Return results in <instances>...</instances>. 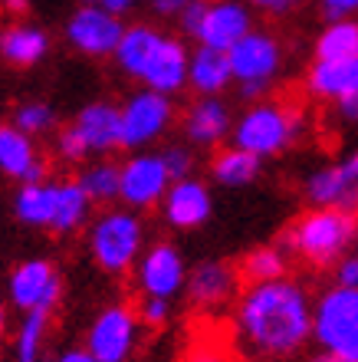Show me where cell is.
<instances>
[{
    "mask_svg": "<svg viewBox=\"0 0 358 362\" xmlns=\"http://www.w3.org/2000/svg\"><path fill=\"white\" fill-rule=\"evenodd\" d=\"M135 284L145 296H161V300H171L181 290H188V270H184L181 250L168 240L151 244L135 264Z\"/></svg>",
    "mask_w": 358,
    "mask_h": 362,
    "instance_id": "cell-12",
    "label": "cell"
},
{
    "mask_svg": "<svg viewBox=\"0 0 358 362\" xmlns=\"http://www.w3.org/2000/svg\"><path fill=\"white\" fill-rule=\"evenodd\" d=\"M191 83V53L178 37H165L161 47L155 49L148 69L142 73V86L155 93L174 95Z\"/></svg>",
    "mask_w": 358,
    "mask_h": 362,
    "instance_id": "cell-19",
    "label": "cell"
},
{
    "mask_svg": "<svg viewBox=\"0 0 358 362\" xmlns=\"http://www.w3.org/2000/svg\"><path fill=\"white\" fill-rule=\"evenodd\" d=\"M89 254L105 274H125L142 260L145 228L132 208H109L89 224Z\"/></svg>",
    "mask_w": 358,
    "mask_h": 362,
    "instance_id": "cell-3",
    "label": "cell"
},
{
    "mask_svg": "<svg viewBox=\"0 0 358 362\" xmlns=\"http://www.w3.org/2000/svg\"><path fill=\"white\" fill-rule=\"evenodd\" d=\"M316 303L290 276L253 284L237 303V339L260 362H286L312 339Z\"/></svg>",
    "mask_w": 358,
    "mask_h": 362,
    "instance_id": "cell-1",
    "label": "cell"
},
{
    "mask_svg": "<svg viewBox=\"0 0 358 362\" xmlns=\"http://www.w3.org/2000/svg\"><path fill=\"white\" fill-rule=\"evenodd\" d=\"M171 313V300H161V296H145L142 306H138V316H142L145 326H165Z\"/></svg>",
    "mask_w": 358,
    "mask_h": 362,
    "instance_id": "cell-35",
    "label": "cell"
},
{
    "mask_svg": "<svg viewBox=\"0 0 358 362\" xmlns=\"http://www.w3.org/2000/svg\"><path fill=\"white\" fill-rule=\"evenodd\" d=\"M306 86L316 99L342 103L358 93V59H312Z\"/></svg>",
    "mask_w": 358,
    "mask_h": 362,
    "instance_id": "cell-21",
    "label": "cell"
},
{
    "mask_svg": "<svg viewBox=\"0 0 358 362\" xmlns=\"http://www.w3.org/2000/svg\"><path fill=\"white\" fill-rule=\"evenodd\" d=\"M27 4H30V0H4V7L13 10V13H23V10H27Z\"/></svg>",
    "mask_w": 358,
    "mask_h": 362,
    "instance_id": "cell-45",
    "label": "cell"
},
{
    "mask_svg": "<svg viewBox=\"0 0 358 362\" xmlns=\"http://www.w3.org/2000/svg\"><path fill=\"white\" fill-rule=\"evenodd\" d=\"M53 362H95V356L83 346V349H66V353H59Z\"/></svg>",
    "mask_w": 358,
    "mask_h": 362,
    "instance_id": "cell-43",
    "label": "cell"
},
{
    "mask_svg": "<svg viewBox=\"0 0 358 362\" xmlns=\"http://www.w3.org/2000/svg\"><path fill=\"white\" fill-rule=\"evenodd\" d=\"M0 172L7 178H17L20 185H40L49 172L33 145V135L20 132L13 122L0 125Z\"/></svg>",
    "mask_w": 358,
    "mask_h": 362,
    "instance_id": "cell-17",
    "label": "cell"
},
{
    "mask_svg": "<svg viewBox=\"0 0 358 362\" xmlns=\"http://www.w3.org/2000/svg\"><path fill=\"white\" fill-rule=\"evenodd\" d=\"M76 135L83 139L89 155H105L112 148H122V105L109 99H95L73 119Z\"/></svg>",
    "mask_w": 358,
    "mask_h": 362,
    "instance_id": "cell-15",
    "label": "cell"
},
{
    "mask_svg": "<svg viewBox=\"0 0 358 362\" xmlns=\"http://www.w3.org/2000/svg\"><path fill=\"white\" fill-rule=\"evenodd\" d=\"M148 4H151V10H155L158 17H178L191 0H148Z\"/></svg>",
    "mask_w": 358,
    "mask_h": 362,
    "instance_id": "cell-40",
    "label": "cell"
},
{
    "mask_svg": "<svg viewBox=\"0 0 358 362\" xmlns=\"http://www.w3.org/2000/svg\"><path fill=\"white\" fill-rule=\"evenodd\" d=\"M306 198L316 208L358 211V152L345 155L342 162L326 165L306 178Z\"/></svg>",
    "mask_w": 358,
    "mask_h": 362,
    "instance_id": "cell-13",
    "label": "cell"
},
{
    "mask_svg": "<svg viewBox=\"0 0 358 362\" xmlns=\"http://www.w3.org/2000/svg\"><path fill=\"white\" fill-rule=\"evenodd\" d=\"M93 208V198L83 191L76 178L59 181V201H56V221H53V234H73L85 224Z\"/></svg>",
    "mask_w": 358,
    "mask_h": 362,
    "instance_id": "cell-28",
    "label": "cell"
},
{
    "mask_svg": "<svg viewBox=\"0 0 358 362\" xmlns=\"http://www.w3.org/2000/svg\"><path fill=\"white\" fill-rule=\"evenodd\" d=\"M122 37H125L122 17H115V13H109L102 7H93V4H83L66 20V43L89 59L115 57Z\"/></svg>",
    "mask_w": 358,
    "mask_h": 362,
    "instance_id": "cell-10",
    "label": "cell"
},
{
    "mask_svg": "<svg viewBox=\"0 0 358 362\" xmlns=\"http://www.w3.org/2000/svg\"><path fill=\"white\" fill-rule=\"evenodd\" d=\"M302 132V115L292 105L256 103L234 125V145L253 152L256 158L283 155Z\"/></svg>",
    "mask_w": 358,
    "mask_h": 362,
    "instance_id": "cell-4",
    "label": "cell"
},
{
    "mask_svg": "<svg viewBox=\"0 0 358 362\" xmlns=\"http://www.w3.org/2000/svg\"><path fill=\"white\" fill-rule=\"evenodd\" d=\"M85 4L109 10V13H115V17H125V13H132V10H135V4H138V0H85Z\"/></svg>",
    "mask_w": 358,
    "mask_h": 362,
    "instance_id": "cell-39",
    "label": "cell"
},
{
    "mask_svg": "<svg viewBox=\"0 0 358 362\" xmlns=\"http://www.w3.org/2000/svg\"><path fill=\"white\" fill-rule=\"evenodd\" d=\"M174 185L161 152H138L122 162V204L132 211H148L165 201Z\"/></svg>",
    "mask_w": 358,
    "mask_h": 362,
    "instance_id": "cell-11",
    "label": "cell"
},
{
    "mask_svg": "<svg viewBox=\"0 0 358 362\" xmlns=\"http://www.w3.org/2000/svg\"><path fill=\"white\" fill-rule=\"evenodd\" d=\"M184 362H224V356L214 353V349H198V353L191 356V359H184Z\"/></svg>",
    "mask_w": 358,
    "mask_h": 362,
    "instance_id": "cell-44",
    "label": "cell"
},
{
    "mask_svg": "<svg viewBox=\"0 0 358 362\" xmlns=\"http://www.w3.org/2000/svg\"><path fill=\"white\" fill-rule=\"evenodd\" d=\"M174 119L171 95L155 93V89H138L122 103V148L129 152H145L151 142H158L168 132Z\"/></svg>",
    "mask_w": 358,
    "mask_h": 362,
    "instance_id": "cell-9",
    "label": "cell"
},
{
    "mask_svg": "<svg viewBox=\"0 0 358 362\" xmlns=\"http://www.w3.org/2000/svg\"><path fill=\"white\" fill-rule=\"evenodd\" d=\"M208 7H210V0H191L188 7L178 13V23H181V30H184V37H198L201 23L208 17Z\"/></svg>",
    "mask_w": 358,
    "mask_h": 362,
    "instance_id": "cell-34",
    "label": "cell"
},
{
    "mask_svg": "<svg viewBox=\"0 0 358 362\" xmlns=\"http://www.w3.org/2000/svg\"><path fill=\"white\" fill-rule=\"evenodd\" d=\"M316 59H358V17L335 20L316 37Z\"/></svg>",
    "mask_w": 358,
    "mask_h": 362,
    "instance_id": "cell-29",
    "label": "cell"
},
{
    "mask_svg": "<svg viewBox=\"0 0 358 362\" xmlns=\"http://www.w3.org/2000/svg\"><path fill=\"white\" fill-rule=\"evenodd\" d=\"M250 30H253V13H250L246 0H210L208 17L194 40L201 47L234 49Z\"/></svg>",
    "mask_w": 358,
    "mask_h": 362,
    "instance_id": "cell-14",
    "label": "cell"
},
{
    "mask_svg": "<svg viewBox=\"0 0 358 362\" xmlns=\"http://www.w3.org/2000/svg\"><path fill=\"white\" fill-rule=\"evenodd\" d=\"M230 69H234V83L240 86L244 99H260L270 89L273 76L280 73L283 63V47L273 33L266 30H250L234 49H227Z\"/></svg>",
    "mask_w": 358,
    "mask_h": 362,
    "instance_id": "cell-6",
    "label": "cell"
},
{
    "mask_svg": "<svg viewBox=\"0 0 358 362\" xmlns=\"http://www.w3.org/2000/svg\"><path fill=\"white\" fill-rule=\"evenodd\" d=\"M335 284L355 286L358 290V254H349V257L339 260V267H335Z\"/></svg>",
    "mask_w": 358,
    "mask_h": 362,
    "instance_id": "cell-38",
    "label": "cell"
},
{
    "mask_svg": "<svg viewBox=\"0 0 358 362\" xmlns=\"http://www.w3.org/2000/svg\"><path fill=\"white\" fill-rule=\"evenodd\" d=\"M319 13L329 23H335V20H355L358 0H319Z\"/></svg>",
    "mask_w": 358,
    "mask_h": 362,
    "instance_id": "cell-37",
    "label": "cell"
},
{
    "mask_svg": "<svg viewBox=\"0 0 358 362\" xmlns=\"http://www.w3.org/2000/svg\"><path fill=\"white\" fill-rule=\"evenodd\" d=\"M56 152H59V158H66V162H83L85 155H89V148H85L83 139H79V135H76V129L69 125V129H63V132H59Z\"/></svg>",
    "mask_w": 358,
    "mask_h": 362,
    "instance_id": "cell-36",
    "label": "cell"
},
{
    "mask_svg": "<svg viewBox=\"0 0 358 362\" xmlns=\"http://www.w3.org/2000/svg\"><path fill=\"white\" fill-rule=\"evenodd\" d=\"M138 326H142L138 310L109 303L85 329V349L95 356V362H129L138 346Z\"/></svg>",
    "mask_w": 358,
    "mask_h": 362,
    "instance_id": "cell-7",
    "label": "cell"
},
{
    "mask_svg": "<svg viewBox=\"0 0 358 362\" xmlns=\"http://www.w3.org/2000/svg\"><path fill=\"white\" fill-rule=\"evenodd\" d=\"M161 33L155 27H145V23H135V27H125V37L115 49V66L122 69L125 76L142 79V73L148 69L155 49L161 47Z\"/></svg>",
    "mask_w": 358,
    "mask_h": 362,
    "instance_id": "cell-25",
    "label": "cell"
},
{
    "mask_svg": "<svg viewBox=\"0 0 358 362\" xmlns=\"http://www.w3.org/2000/svg\"><path fill=\"white\" fill-rule=\"evenodd\" d=\"M10 122L17 125L20 132H27V135H43V132H49V129L56 125V112H53V105H49V103L27 99V103L13 105Z\"/></svg>",
    "mask_w": 358,
    "mask_h": 362,
    "instance_id": "cell-32",
    "label": "cell"
},
{
    "mask_svg": "<svg viewBox=\"0 0 358 362\" xmlns=\"http://www.w3.org/2000/svg\"><path fill=\"white\" fill-rule=\"evenodd\" d=\"M260 162H263V158H256L253 152L234 145V148H224V152L214 155L210 178H214L217 185H224V188H246V185L260 175Z\"/></svg>",
    "mask_w": 358,
    "mask_h": 362,
    "instance_id": "cell-26",
    "label": "cell"
},
{
    "mask_svg": "<svg viewBox=\"0 0 358 362\" xmlns=\"http://www.w3.org/2000/svg\"><path fill=\"white\" fill-rule=\"evenodd\" d=\"M335 105H339V115L345 122H358V93L349 95V99H342V103H335Z\"/></svg>",
    "mask_w": 358,
    "mask_h": 362,
    "instance_id": "cell-42",
    "label": "cell"
},
{
    "mask_svg": "<svg viewBox=\"0 0 358 362\" xmlns=\"http://www.w3.org/2000/svg\"><path fill=\"white\" fill-rule=\"evenodd\" d=\"M312 339L322 353L358 362V290L332 286L316 300L312 310Z\"/></svg>",
    "mask_w": 358,
    "mask_h": 362,
    "instance_id": "cell-5",
    "label": "cell"
},
{
    "mask_svg": "<svg viewBox=\"0 0 358 362\" xmlns=\"http://www.w3.org/2000/svg\"><path fill=\"white\" fill-rule=\"evenodd\" d=\"M286 247H253L240 260V276L246 284H270V280H283L286 276Z\"/></svg>",
    "mask_w": 358,
    "mask_h": 362,
    "instance_id": "cell-30",
    "label": "cell"
},
{
    "mask_svg": "<svg viewBox=\"0 0 358 362\" xmlns=\"http://www.w3.org/2000/svg\"><path fill=\"white\" fill-rule=\"evenodd\" d=\"M161 158H165L174 181L194 178V152H191L188 145H168V148H161Z\"/></svg>",
    "mask_w": 358,
    "mask_h": 362,
    "instance_id": "cell-33",
    "label": "cell"
},
{
    "mask_svg": "<svg viewBox=\"0 0 358 362\" xmlns=\"http://www.w3.org/2000/svg\"><path fill=\"white\" fill-rule=\"evenodd\" d=\"M309 362H352V359H339V356H329V353H319V356H312Z\"/></svg>",
    "mask_w": 358,
    "mask_h": 362,
    "instance_id": "cell-46",
    "label": "cell"
},
{
    "mask_svg": "<svg viewBox=\"0 0 358 362\" xmlns=\"http://www.w3.org/2000/svg\"><path fill=\"white\" fill-rule=\"evenodd\" d=\"M59 201V181H40V185H20L13 191V218L27 228L53 230Z\"/></svg>",
    "mask_w": 358,
    "mask_h": 362,
    "instance_id": "cell-22",
    "label": "cell"
},
{
    "mask_svg": "<svg viewBox=\"0 0 358 362\" xmlns=\"http://www.w3.org/2000/svg\"><path fill=\"white\" fill-rule=\"evenodd\" d=\"M237 280H240V267H230L227 260H204L188 276V300L201 310H214L234 296Z\"/></svg>",
    "mask_w": 358,
    "mask_h": 362,
    "instance_id": "cell-20",
    "label": "cell"
},
{
    "mask_svg": "<svg viewBox=\"0 0 358 362\" xmlns=\"http://www.w3.org/2000/svg\"><path fill=\"white\" fill-rule=\"evenodd\" d=\"M63 296V276L43 257L20 260L7 274V300L20 313H53Z\"/></svg>",
    "mask_w": 358,
    "mask_h": 362,
    "instance_id": "cell-8",
    "label": "cell"
},
{
    "mask_svg": "<svg viewBox=\"0 0 358 362\" xmlns=\"http://www.w3.org/2000/svg\"><path fill=\"white\" fill-rule=\"evenodd\" d=\"M49 313H23L13 336V362H40L43 359V339H47Z\"/></svg>",
    "mask_w": 358,
    "mask_h": 362,
    "instance_id": "cell-31",
    "label": "cell"
},
{
    "mask_svg": "<svg viewBox=\"0 0 358 362\" xmlns=\"http://www.w3.org/2000/svg\"><path fill=\"white\" fill-rule=\"evenodd\" d=\"M234 83V69H230V57L227 49L201 47L191 53V83L198 95H224V89Z\"/></svg>",
    "mask_w": 358,
    "mask_h": 362,
    "instance_id": "cell-23",
    "label": "cell"
},
{
    "mask_svg": "<svg viewBox=\"0 0 358 362\" xmlns=\"http://www.w3.org/2000/svg\"><path fill=\"white\" fill-rule=\"evenodd\" d=\"M246 4L256 10H266V13H286L296 0H246Z\"/></svg>",
    "mask_w": 358,
    "mask_h": 362,
    "instance_id": "cell-41",
    "label": "cell"
},
{
    "mask_svg": "<svg viewBox=\"0 0 358 362\" xmlns=\"http://www.w3.org/2000/svg\"><path fill=\"white\" fill-rule=\"evenodd\" d=\"M76 181L93 198V204H112V201L122 198V165H112L105 158L89 162L83 172L76 175Z\"/></svg>",
    "mask_w": 358,
    "mask_h": 362,
    "instance_id": "cell-27",
    "label": "cell"
},
{
    "mask_svg": "<svg viewBox=\"0 0 358 362\" xmlns=\"http://www.w3.org/2000/svg\"><path fill=\"white\" fill-rule=\"evenodd\" d=\"M234 115L227 109V103L220 95H198L194 103L184 109L181 119V132L191 145L210 148V145L224 142L227 135H234Z\"/></svg>",
    "mask_w": 358,
    "mask_h": 362,
    "instance_id": "cell-16",
    "label": "cell"
},
{
    "mask_svg": "<svg viewBox=\"0 0 358 362\" xmlns=\"http://www.w3.org/2000/svg\"><path fill=\"white\" fill-rule=\"evenodd\" d=\"M358 234V218L342 208H312L292 221L283 234V247L312 267L339 260Z\"/></svg>",
    "mask_w": 358,
    "mask_h": 362,
    "instance_id": "cell-2",
    "label": "cell"
},
{
    "mask_svg": "<svg viewBox=\"0 0 358 362\" xmlns=\"http://www.w3.org/2000/svg\"><path fill=\"white\" fill-rule=\"evenodd\" d=\"M47 49H49L47 30L33 27V23H13L0 37V57H4L7 66H17V69L37 66L40 59L47 57Z\"/></svg>",
    "mask_w": 358,
    "mask_h": 362,
    "instance_id": "cell-24",
    "label": "cell"
},
{
    "mask_svg": "<svg viewBox=\"0 0 358 362\" xmlns=\"http://www.w3.org/2000/svg\"><path fill=\"white\" fill-rule=\"evenodd\" d=\"M214 211V201H210V191L204 181L198 178H184V181H174L161 201V214L168 221L171 228L178 230H194L201 228L204 221L210 218Z\"/></svg>",
    "mask_w": 358,
    "mask_h": 362,
    "instance_id": "cell-18",
    "label": "cell"
}]
</instances>
